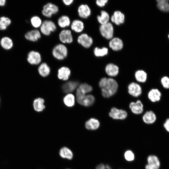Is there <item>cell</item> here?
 Instances as JSON below:
<instances>
[{"instance_id": "6da1fadb", "label": "cell", "mask_w": 169, "mask_h": 169, "mask_svg": "<svg viewBox=\"0 0 169 169\" xmlns=\"http://www.w3.org/2000/svg\"><path fill=\"white\" fill-rule=\"evenodd\" d=\"M99 86L101 89L102 95L106 98L114 95L116 93L118 88V84L115 79L106 77L101 79L99 82Z\"/></svg>"}, {"instance_id": "7a4b0ae2", "label": "cell", "mask_w": 169, "mask_h": 169, "mask_svg": "<svg viewBox=\"0 0 169 169\" xmlns=\"http://www.w3.org/2000/svg\"><path fill=\"white\" fill-rule=\"evenodd\" d=\"M68 49L63 44H59L55 45L53 48L52 54L53 57L59 60H63L67 56Z\"/></svg>"}, {"instance_id": "3957f363", "label": "cell", "mask_w": 169, "mask_h": 169, "mask_svg": "<svg viewBox=\"0 0 169 169\" xmlns=\"http://www.w3.org/2000/svg\"><path fill=\"white\" fill-rule=\"evenodd\" d=\"M56 26L54 23L50 20H45L42 23L40 27V32L46 36L49 35L51 33L56 29Z\"/></svg>"}, {"instance_id": "277c9868", "label": "cell", "mask_w": 169, "mask_h": 169, "mask_svg": "<svg viewBox=\"0 0 169 169\" xmlns=\"http://www.w3.org/2000/svg\"><path fill=\"white\" fill-rule=\"evenodd\" d=\"M59 10L58 6L52 3H49L43 6L42 13L44 16L50 18L53 15L57 13Z\"/></svg>"}, {"instance_id": "5b68a950", "label": "cell", "mask_w": 169, "mask_h": 169, "mask_svg": "<svg viewBox=\"0 0 169 169\" xmlns=\"http://www.w3.org/2000/svg\"><path fill=\"white\" fill-rule=\"evenodd\" d=\"M101 34L107 39L112 38L114 33L113 27L112 24L109 22L101 24L100 28Z\"/></svg>"}, {"instance_id": "8992f818", "label": "cell", "mask_w": 169, "mask_h": 169, "mask_svg": "<svg viewBox=\"0 0 169 169\" xmlns=\"http://www.w3.org/2000/svg\"><path fill=\"white\" fill-rule=\"evenodd\" d=\"M109 114L110 117L115 120H124L127 116V112L125 110L115 107L111 108Z\"/></svg>"}, {"instance_id": "52a82bcc", "label": "cell", "mask_w": 169, "mask_h": 169, "mask_svg": "<svg viewBox=\"0 0 169 169\" xmlns=\"http://www.w3.org/2000/svg\"><path fill=\"white\" fill-rule=\"evenodd\" d=\"M28 62L32 65H38L42 60L40 53L37 51L32 50L28 54L27 57Z\"/></svg>"}, {"instance_id": "ba28073f", "label": "cell", "mask_w": 169, "mask_h": 169, "mask_svg": "<svg viewBox=\"0 0 169 169\" xmlns=\"http://www.w3.org/2000/svg\"><path fill=\"white\" fill-rule=\"evenodd\" d=\"M77 41L79 44L85 48H90L93 43L92 38L85 33L80 35L78 37Z\"/></svg>"}, {"instance_id": "9c48e42d", "label": "cell", "mask_w": 169, "mask_h": 169, "mask_svg": "<svg viewBox=\"0 0 169 169\" xmlns=\"http://www.w3.org/2000/svg\"><path fill=\"white\" fill-rule=\"evenodd\" d=\"M60 41L63 44H70L73 40L71 31L69 29L62 30L59 34Z\"/></svg>"}, {"instance_id": "30bf717a", "label": "cell", "mask_w": 169, "mask_h": 169, "mask_svg": "<svg viewBox=\"0 0 169 169\" xmlns=\"http://www.w3.org/2000/svg\"><path fill=\"white\" fill-rule=\"evenodd\" d=\"M148 164L145 166L146 169H158L160 165L158 158L155 155H150L147 159Z\"/></svg>"}, {"instance_id": "8fae6325", "label": "cell", "mask_w": 169, "mask_h": 169, "mask_svg": "<svg viewBox=\"0 0 169 169\" xmlns=\"http://www.w3.org/2000/svg\"><path fill=\"white\" fill-rule=\"evenodd\" d=\"M128 92L132 96L137 97L142 93V89L139 84L135 82H131L128 87Z\"/></svg>"}, {"instance_id": "7c38bea8", "label": "cell", "mask_w": 169, "mask_h": 169, "mask_svg": "<svg viewBox=\"0 0 169 169\" xmlns=\"http://www.w3.org/2000/svg\"><path fill=\"white\" fill-rule=\"evenodd\" d=\"M25 38L32 42L37 41L41 38V33L37 29L31 30L28 31L25 35Z\"/></svg>"}, {"instance_id": "4fadbf2b", "label": "cell", "mask_w": 169, "mask_h": 169, "mask_svg": "<svg viewBox=\"0 0 169 169\" xmlns=\"http://www.w3.org/2000/svg\"><path fill=\"white\" fill-rule=\"evenodd\" d=\"M77 100L80 104L85 106H89L94 103L95 98L93 95H88L77 98Z\"/></svg>"}, {"instance_id": "5bb4252c", "label": "cell", "mask_w": 169, "mask_h": 169, "mask_svg": "<svg viewBox=\"0 0 169 169\" xmlns=\"http://www.w3.org/2000/svg\"><path fill=\"white\" fill-rule=\"evenodd\" d=\"M79 16L84 19L87 18L91 14V10L87 4H82L79 5L78 9Z\"/></svg>"}, {"instance_id": "9a60e30c", "label": "cell", "mask_w": 169, "mask_h": 169, "mask_svg": "<svg viewBox=\"0 0 169 169\" xmlns=\"http://www.w3.org/2000/svg\"><path fill=\"white\" fill-rule=\"evenodd\" d=\"M129 107L133 113L139 115L143 111V105L141 101L138 100L136 102H131L129 105Z\"/></svg>"}, {"instance_id": "2e32d148", "label": "cell", "mask_w": 169, "mask_h": 169, "mask_svg": "<svg viewBox=\"0 0 169 169\" xmlns=\"http://www.w3.org/2000/svg\"><path fill=\"white\" fill-rule=\"evenodd\" d=\"M161 92L156 89L151 90L148 94L149 99L153 102L159 101L161 100Z\"/></svg>"}, {"instance_id": "e0dca14e", "label": "cell", "mask_w": 169, "mask_h": 169, "mask_svg": "<svg viewBox=\"0 0 169 169\" xmlns=\"http://www.w3.org/2000/svg\"><path fill=\"white\" fill-rule=\"evenodd\" d=\"M109 45L113 50L118 51L122 49L123 47V43L122 40L120 38H115L110 41Z\"/></svg>"}, {"instance_id": "ac0fdd59", "label": "cell", "mask_w": 169, "mask_h": 169, "mask_svg": "<svg viewBox=\"0 0 169 169\" xmlns=\"http://www.w3.org/2000/svg\"><path fill=\"white\" fill-rule=\"evenodd\" d=\"M156 117L155 113L152 111H146L142 117L143 121L147 124H152L155 122Z\"/></svg>"}, {"instance_id": "d6986e66", "label": "cell", "mask_w": 169, "mask_h": 169, "mask_svg": "<svg viewBox=\"0 0 169 169\" xmlns=\"http://www.w3.org/2000/svg\"><path fill=\"white\" fill-rule=\"evenodd\" d=\"M84 25L83 22L79 19L73 21L71 24V28L76 33H80L84 30Z\"/></svg>"}, {"instance_id": "ffe728a7", "label": "cell", "mask_w": 169, "mask_h": 169, "mask_svg": "<svg viewBox=\"0 0 169 169\" xmlns=\"http://www.w3.org/2000/svg\"><path fill=\"white\" fill-rule=\"evenodd\" d=\"M105 71L108 75L111 77H115L118 74L119 68L113 64H109L105 67Z\"/></svg>"}, {"instance_id": "44dd1931", "label": "cell", "mask_w": 169, "mask_h": 169, "mask_svg": "<svg viewBox=\"0 0 169 169\" xmlns=\"http://www.w3.org/2000/svg\"><path fill=\"white\" fill-rule=\"evenodd\" d=\"M112 22L117 25H119L124 23L125 20L124 15L120 12H115L111 18Z\"/></svg>"}, {"instance_id": "7402d4cb", "label": "cell", "mask_w": 169, "mask_h": 169, "mask_svg": "<svg viewBox=\"0 0 169 169\" xmlns=\"http://www.w3.org/2000/svg\"><path fill=\"white\" fill-rule=\"evenodd\" d=\"M100 126L99 121L95 118H91L88 120L85 123V127L88 130H95Z\"/></svg>"}, {"instance_id": "603a6c76", "label": "cell", "mask_w": 169, "mask_h": 169, "mask_svg": "<svg viewBox=\"0 0 169 169\" xmlns=\"http://www.w3.org/2000/svg\"><path fill=\"white\" fill-rule=\"evenodd\" d=\"M58 76L60 79L66 80L70 75V69L67 67L64 66L60 68L58 71Z\"/></svg>"}, {"instance_id": "cb8c5ba5", "label": "cell", "mask_w": 169, "mask_h": 169, "mask_svg": "<svg viewBox=\"0 0 169 169\" xmlns=\"http://www.w3.org/2000/svg\"><path fill=\"white\" fill-rule=\"evenodd\" d=\"M0 44L1 47L4 49L10 50L13 46V42L12 39L8 37L2 38L0 40Z\"/></svg>"}, {"instance_id": "d4e9b609", "label": "cell", "mask_w": 169, "mask_h": 169, "mask_svg": "<svg viewBox=\"0 0 169 169\" xmlns=\"http://www.w3.org/2000/svg\"><path fill=\"white\" fill-rule=\"evenodd\" d=\"M79 84L76 81H69L64 84L62 88L63 91L65 93L73 91L77 87Z\"/></svg>"}, {"instance_id": "484cf974", "label": "cell", "mask_w": 169, "mask_h": 169, "mask_svg": "<svg viewBox=\"0 0 169 169\" xmlns=\"http://www.w3.org/2000/svg\"><path fill=\"white\" fill-rule=\"evenodd\" d=\"M38 70L39 74L44 77L48 75L50 71V67L45 62L43 63L40 64L38 67Z\"/></svg>"}, {"instance_id": "4316f807", "label": "cell", "mask_w": 169, "mask_h": 169, "mask_svg": "<svg viewBox=\"0 0 169 169\" xmlns=\"http://www.w3.org/2000/svg\"><path fill=\"white\" fill-rule=\"evenodd\" d=\"M70 23L69 17L65 15L61 16L58 20V25L61 28H64L69 26Z\"/></svg>"}, {"instance_id": "83f0119b", "label": "cell", "mask_w": 169, "mask_h": 169, "mask_svg": "<svg viewBox=\"0 0 169 169\" xmlns=\"http://www.w3.org/2000/svg\"><path fill=\"white\" fill-rule=\"evenodd\" d=\"M59 154L60 156L63 158L71 160L73 157L72 151L68 148L64 147L60 150Z\"/></svg>"}, {"instance_id": "f1b7e54d", "label": "cell", "mask_w": 169, "mask_h": 169, "mask_svg": "<svg viewBox=\"0 0 169 169\" xmlns=\"http://www.w3.org/2000/svg\"><path fill=\"white\" fill-rule=\"evenodd\" d=\"M157 6L161 11L165 12H169V3L167 0H157Z\"/></svg>"}, {"instance_id": "f546056e", "label": "cell", "mask_w": 169, "mask_h": 169, "mask_svg": "<svg viewBox=\"0 0 169 169\" xmlns=\"http://www.w3.org/2000/svg\"><path fill=\"white\" fill-rule=\"evenodd\" d=\"M44 100L41 98H38L34 100L33 106L35 110L38 112L42 111L45 107L44 105Z\"/></svg>"}, {"instance_id": "4dcf8cb0", "label": "cell", "mask_w": 169, "mask_h": 169, "mask_svg": "<svg viewBox=\"0 0 169 169\" xmlns=\"http://www.w3.org/2000/svg\"><path fill=\"white\" fill-rule=\"evenodd\" d=\"M135 77L138 82L144 83L146 80L147 74L143 70H138L135 72Z\"/></svg>"}, {"instance_id": "1f68e13d", "label": "cell", "mask_w": 169, "mask_h": 169, "mask_svg": "<svg viewBox=\"0 0 169 169\" xmlns=\"http://www.w3.org/2000/svg\"><path fill=\"white\" fill-rule=\"evenodd\" d=\"M11 23L10 19L5 16L0 17V30H5Z\"/></svg>"}, {"instance_id": "d6a6232c", "label": "cell", "mask_w": 169, "mask_h": 169, "mask_svg": "<svg viewBox=\"0 0 169 169\" xmlns=\"http://www.w3.org/2000/svg\"><path fill=\"white\" fill-rule=\"evenodd\" d=\"M101 13V16H98L97 17V19L101 25L108 23L110 18L108 13L104 11H102Z\"/></svg>"}, {"instance_id": "836d02e7", "label": "cell", "mask_w": 169, "mask_h": 169, "mask_svg": "<svg viewBox=\"0 0 169 169\" xmlns=\"http://www.w3.org/2000/svg\"><path fill=\"white\" fill-rule=\"evenodd\" d=\"M64 101L65 105L68 107H72L74 105V97L73 95L69 94L64 99Z\"/></svg>"}, {"instance_id": "e575fe53", "label": "cell", "mask_w": 169, "mask_h": 169, "mask_svg": "<svg viewBox=\"0 0 169 169\" xmlns=\"http://www.w3.org/2000/svg\"><path fill=\"white\" fill-rule=\"evenodd\" d=\"M82 94H86L90 92L92 90V87L86 83L81 84L77 89Z\"/></svg>"}, {"instance_id": "d590c367", "label": "cell", "mask_w": 169, "mask_h": 169, "mask_svg": "<svg viewBox=\"0 0 169 169\" xmlns=\"http://www.w3.org/2000/svg\"><path fill=\"white\" fill-rule=\"evenodd\" d=\"M30 22L32 26L36 28L40 27L42 23L40 18L37 16L32 17L30 19Z\"/></svg>"}, {"instance_id": "8d00e7d4", "label": "cell", "mask_w": 169, "mask_h": 169, "mask_svg": "<svg viewBox=\"0 0 169 169\" xmlns=\"http://www.w3.org/2000/svg\"><path fill=\"white\" fill-rule=\"evenodd\" d=\"M94 52L95 56L97 57H102L107 54L108 49L105 47H103L102 49L96 47L95 49Z\"/></svg>"}, {"instance_id": "74e56055", "label": "cell", "mask_w": 169, "mask_h": 169, "mask_svg": "<svg viewBox=\"0 0 169 169\" xmlns=\"http://www.w3.org/2000/svg\"><path fill=\"white\" fill-rule=\"evenodd\" d=\"M125 159L129 161H133L135 158L134 154L131 150L126 151L124 155Z\"/></svg>"}, {"instance_id": "f35d334b", "label": "cell", "mask_w": 169, "mask_h": 169, "mask_svg": "<svg viewBox=\"0 0 169 169\" xmlns=\"http://www.w3.org/2000/svg\"><path fill=\"white\" fill-rule=\"evenodd\" d=\"M162 86L166 89H169V78L166 76L162 77L161 80Z\"/></svg>"}, {"instance_id": "ab89813d", "label": "cell", "mask_w": 169, "mask_h": 169, "mask_svg": "<svg viewBox=\"0 0 169 169\" xmlns=\"http://www.w3.org/2000/svg\"><path fill=\"white\" fill-rule=\"evenodd\" d=\"M107 2V0H97L96 1V3L98 6L102 7L105 5Z\"/></svg>"}, {"instance_id": "60d3db41", "label": "cell", "mask_w": 169, "mask_h": 169, "mask_svg": "<svg viewBox=\"0 0 169 169\" xmlns=\"http://www.w3.org/2000/svg\"><path fill=\"white\" fill-rule=\"evenodd\" d=\"M163 126L166 130L169 132V118L167 119L164 122Z\"/></svg>"}, {"instance_id": "b9f144b4", "label": "cell", "mask_w": 169, "mask_h": 169, "mask_svg": "<svg viewBox=\"0 0 169 169\" xmlns=\"http://www.w3.org/2000/svg\"><path fill=\"white\" fill-rule=\"evenodd\" d=\"M73 0H63L62 2L66 6H69L71 5L74 2Z\"/></svg>"}, {"instance_id": "7bdbcfd3", "label": "cell", "mask_w": 169, "mask_h": 169, "mask_svg": "<svg viewBox=\"0 0 169 169\" xmlns=\"http://www.w3.org/2000/svg\"><path fill=\"white\" fill-rule=\"evenodd\" d=\"M96 169H105V166L103 164H100L97 166Z\"/></svg>"}, {"instance_id": "ee69618b", "label": "cell", "mask_w": 169, "mask_h": 169, "mask_svg": "<svg viewBox=\"0 0 169 169\" xmlns=\"http://www.w3.org/2000/svg\"><path fill=\"white\" fill-rule=\"evenodd\" d=\"M6 3V0H0V6H4Z\"/></svg>"}, {"instance_id": "f6af8a7d", "label": "cell", "mask_w": 169, "mask_h": 169, "mask_svg": "<svg viewBox=\"0 0 169 169\" xmlns=\"http://www.w3.org/2000/svg\"><path fill=\"white\" fill-rule=\"evenodd\" d=\"M168 39H169V34H168Z\"/></svg>"}]
</instances>
